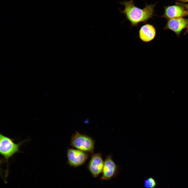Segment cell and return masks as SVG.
<instances>
[{
	"label": "cell",
	"mask_w": 188,
	"mask_h": 188,
	"mask_svg": "<svg viewBox=\"0 0 188 188\" xmlns=\"http://www.w3.org/2000/svg\"><path fill=\"white\" fill-rule=\"evenodd\" d=\"M67 157L68 164L75 167L83 164L88 158L89 154L85 152L72 148L67 150Z\"/></svg>",
	"instance_id": "4"
},
{
	"label": "cell",
	"mask_w": 188,
	"mask_h": 188,
	"mask_svg": "<svg viewBox=\"0 0 188 188\" xmlns=\"http://www.w3.org/2000/svg\"><path fill=\"white\" fill-rule=\"evenodd\" d=\"M178 1L182 2H188V0H176Z\"/></svg>",
	"instance_id": "12"
},
{
	"label": "cell",
	"mask_w": 188,
	"mask_h": 188,
	"mask_svg": "<svg viewBox=\"0 0 188 188\" xmlns=\"http://www.w3.org/2000/svg\"><path fill=\"white\" fill-rule=\"evenodd\" d=\"M156 34V30L152 25L146 24L142 26L139 31V37L143 42H150L155 38Z\"/></svg>",
	"instance_id": "9"
},
{
	"label": "cell",
	"mask_w": 188,
	"mask_h": 188,
	"mask_svg": "<svg viewBox=\"0 0 188 188\" xmlns=\"http://www.w3.org/2000/svg\"><path fill=\"white\" fill-rule=\"evenodd\" d=\"M70 145L77 149L93 154L94 141L89 136L77 131L71 137Z\"/></svg>",
	"instance_id": "3"
},
{
	"label": "cell",
	"mask_w": 188,
	"mask_h": 188,
	"mask_svg": "<svg viewBox=\"0 0 188 188\" xmlns=\"http://www.w3.org/2000/svg\"><path fill=\"white\" fill-rule=\"evenodd\" d=\"M183 6H184V7L186 11L188 12V4H183Z\"/></svg>",
	"instance_id": "11"
},
{
	"label": "cell",
	"mask_w": 188,
	"mask_h": 188,
	"mask_svg": "<svg viewBox=\"0 0 188 188\" xmlns=\"http://www.w3.org/2000/svg\"><path fill=\"white\" fill-rule=\"evenodd\" d=\"M119 3L125 7L123 10L120 9V11L130 21L132 26L136 27L140 23H146L154 15L156 4H148L146 3L145 7L141 9L135 5L133 0L124 1Z\"/></svg>",
	"instance_id": "1"
},
{
	"label": "cell",
	"mask_w": 188,
	"mask_h": 188,
	"mask_svg": "<svg viewBox=\"0 0 188 188\" xmlns=\"http://www.w3.org/2000/svg\"><path fill=\"white\" fill-rule=\"evenodd\" d=\"M112 155L106 157L104 161L102 175L100 178L101 180H108L117 175L119 172V167L112 158Z\"/></svg>",
	"instance_id": "5"
},
{
	"label": "cell",
	"mask_w": 188,
	"mask_h": 188,
	"mask_svg": "<svg viewBox=\"0 0 188 188\" xmlns=\"http://www.w3.org/2000/svg\"><path fill=\"white\" fill-rule=\"evenodd\" d=\"M188 15V12L185 8L179 5H173L165 7L163 17L169 19L181 17Z\"/></svg>",
	"instance_id": "8"
},
{
	"label": "cell",
	"mask_w": 188,
	"mask_h": 188,
	"mask_svg": "<svg viewBox=\"0 0 188 188\" xmlns=\"http://www.w3.org/2000/svg\"><path fill=\"white\" fill-rule=\"evenodd\" d=\"M24 140L16 143L13 139L2 134H0V153L8 165L9 159L15 153L20 152L19 148Z\"/></svg>",
	"instance_id": "2"
},
{
	"label": "cell",
	"mask_w": 188,
	"mask_h": 188,
	"mask_svg": "<svg viewBox=\"0 0 188 188\" xmlns=\"http://www.w3.org/2000/svg\"><path fill=\"white\" fill-rule=\"evenodd\" d=\"M104 161L101 153L92 155L87 165V168L92 176L97 177L102 171Z\"/></svg>",
	"instance_id": "6"
},
{
	"label": "cell",
	"mask_w": 188,
	"mask_h": 188,
	"mask_svg": "<svg viewBox=\"0 0 188 188\" xmlns=\"http://www.w3.org/2000/svg\"><path fill=\"white\" fill-rule=\"evenodd\" d=\"M156 185L155 180L152 178L150 177L146 179L144 182V186L145 188H154Z\"/></svg>",
	"instance_id": "10"
},
{
	"label": "cell",
	"mask_w": 188,
	"mask_h": 188,
	"mask_svg": "<svg viewBox=\"0 0 188 188\" xmlns=\"http://www.w3.org/2000/svg\"><path fill=\"white\" fill-rule=\"evenodd\" d=\"M188 27V19L182 17L168 19L164 29L170 30L179 36L181 31Z\"/></svg>",
	"instance_id": "7"
}]
</instances>
